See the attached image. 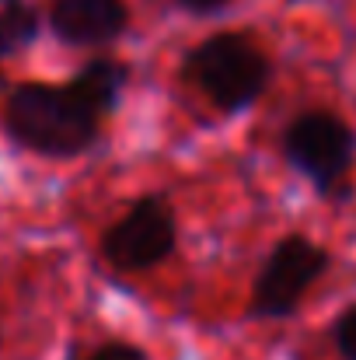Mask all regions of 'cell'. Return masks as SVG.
<instances>
[{
  "instance_id": "obj_1",
  "label": "cell",
  "mask_w": 356,
  "mask_h": 360,
  "mask_svg": "<svg viewBox=\"0 0 356 360\" xmlns=\"http://www.w3.org/2000/svg\"><path fill=\"white\" fill-rule=\"evenodd\" d=\"M0 129L25 154L42 161H77L102 143L105 120L70 81H21L0 102Z\"/></svg>"
},
{
  "instance_id": "obj_11",
  "label": "cell",
  "mask_w": 356,
  "mask_h": 360,
  "mask_svg": "<svg viewBox=\"0 0 356 360\" xmlns=\"http://www.w3.org/2000/svg\"><path fill=\"white\" fill-rule=\"evenodd\" d=\"M182 14H192V18H220L224 11H231L235 0H171Z\"/></svg>"
},
{
  "instance_id": "obj_8",
  "label": "cell",
  "mask_w": 356,
  "mask_h": 360,
  "mask_svg": "<svg viewBox=\"0 0 356 360\" xmlns=\"http://www.w3.org/2000/svg\"><path fill=\"white\" fill-rule=\"evenodd\" d=\"M42 35V14L25 0H7L0 7V60L28 53Z\"/></svg>"
},
{
  "instance_id": "obj_7",
  "label": "cell",
  "mask_w": 356,
  "mask_h": 360,
  "mask_svg": "<svg viewBox=\"0 0 356 360\" xmlns=\"http://www.w3.org/2000/svg\"><path fill=\"white\" fill-rule=\"evenodd\" d=\"M70 84L81 91V98L102 116V120H112L119 109H122V98L133 84V67L119 56L109 53H98L91 60H84L74 74H70Z\"/></svg>"
},
{
  "instance_id": "obj_12",
  "label": "cell",
  "mask_w": 356,
  "mask_h": 360,
  "mask_svg": "<svg viewBox=\"0 0 356 360\" xmlns=\"http://www.w3.org/2000/svg\"><path fill=\"white\" fill-rule=\"evenodd\" d=\"M0 4H7V0H0Z\"/></svg>"
},
{
  "instance_id": "obj_3",
  "label": "cell",
  "mask_w": 356,
  "mask_h": 360,
  "mask_svg": "<svg viewBox=\"0 0 356 360\" xmlns=\"http://www.w3.org/2000/svg\"><path fill=\"white\" fill-rule=\"evenodd\" d=\"M279 158L322 203L350 207L356 200V129L336 109H297L279 129Z\"/></svg>"
},
{
  "instance_id": "obj_5",
  "label": "cell",
  "mask_w": 356,
  "mask_h": 360,
  "mask_svg": "<svg viewBox=\"0 0 356 360\" xmlns=\"http://www.w3.org/2000/svg\"><path fill=\"white\" fill-rule=\"evenodd\" d=\"M178 252V210L168 193L136 196L98 235V255L119 276H143Z\"/></svg>"
},
{
  "instance_id": "obj_2",
  "label": "cell",
  "mask_w": 356,
  "mask_h": 360,
  "mask_svg": "<svg viewBox=\"0 0 356 360\" xmlns=\"http://www.w3.org/2000/svg\"><path fill=\"white\" fill-rule=\"evenodd\" d=\"M178 77L217 116L237 120L269 95L276 63L248 32H213L182 53Z\"/></svg>"
},
{
  "instance_id": "obj_6",
  "label": "cell",
  "mask_w": 356,
  "mask_h": 360,
  "mask_svg": "<svg viewBox=\"0 0 356 360\" xmlns=\"http://www.w3.org/2000/svg\"><path fill=\"white\" fill-rule=\"evenodd\" d=\"M129 0H49L46 25L67 49H109L129 32Z\"/></svg>"
},
{
  "instance_id": "obj_4",
  "label": "cell",
  "mask_w": 356,
  "mask_h": 360,
  "mask_svg": "<svg viewBox=\"0 0 356 360\" xmlns=\"http://www.w3.org/2000/svg\"><path fill=\"white\" fill-rule=\"evenodd\" d=\"M336 255L311 238L308 231H286L269 245V252L262 255L251 287H248V301L241 319L251 326H265V322H290L304 301L311 297V290L332 273Z\"/></svg>"
},
{
  "instance_id": "obj_10",
  "label": "cell",
  "mask_w": 356,
  "mask_h": 360,
  "mask_svg": "<svg viewBox=\"0 0 356 360\" xmlns=\"http://www.w3.org/2000/svg\"><path fill=\"white\" fill-rule=\"evenodd\" d=\"M84 360H150V354L140 343H129V340H105V343L91 347Z\"/></svg>"
},
{
  "instance_id": "obj_9",
  "label": "cell",
  "mask_w": 356,
  "mask_h": 360,
  "mask_svg": "<svg viewBox=\"0 0 356 360\" xmlns=\"http://www.w3.org/2000/svg\"><path fill=\"white\" fill-rule=\"evenodd\" d=\"M329 340L339 360H356V301L329 322Z\"/></svg>"
}]
</instances>
